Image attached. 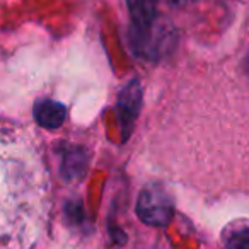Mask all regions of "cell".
Masks as SVG:
<instances>
[{"instance_id":"1","label":"cell","mask_w":249,"mask_h":249,"mask_svg":"<svg viewBox=\"0 0 249 249\" xmlns=\"http://www.w3.org/2000/svg\"><path fill=\"white\" fill-rule=\"evenodd\" d=\"M46 218V176L19 137L0 132V249H29Z\"/></svg>"},{"instance_id":"2","label":"cell","mask_w":249,"mask_h":249,"mask_svg":"<svg viewBox=\"0 0 249 249\" xmlns=\"http://www.w3.org/2000/svg\"><path fill=\"white\" fill-rule=\"evenodd\" d=\"M140 218L152 225H166L173 217V203L160 186H149L140 193L139 207Z\"/></svg>"},{"instance_id":"3","label":"cell","mask_w":249,"mask_h":249,"mask_svg":"<svg viewBox=\"0 0 249 249\" xmlns=\"http://www.w3.org/2000/svg\"><path fill=\"white\" fill-rule=\"evenodd\" d=\"M35 116L36 121L45 128H58L60 124L65 121L67 111L63 104L56 103V101L45 99L36 106Z\"/></svg>"},{"instance_id":"4","label":"cell","mask_w":249,"mask_h":249,"mask_svg":"<svg viewBox=\"0 0 249 249\" xmlns=\"http://www.w3.org/2000/svg\"><path fill=\"white\" fill-rule=\"evenodd\" d=\"M137 29L150 28L157 16V0H126Z\"/></svg>"},{"instance_id":"5","label":"cell","mask_w":249,"mask_h":249,"mask_svg":"<svg viewBox=\"0 0 249 249\" xmlns=\"http://www.w3.org/2000/svg\"><path fill=\"white\" fill-rule=\"evenodd\" d=\"M227 249H249L248 242V229L242 225L241 229H235L227 237Z\"/></svg>"},{"instance_id":"6","label":"cell","mask_w":249,"mask_h":249,"mask_svg":"<svg viewBox=\"0 0 249 249\" xmlns=\"http://www.w3.org/2000/svg\"><path fill=\"white\" fill-rule=\"evenodd\" d=\"M171 2H173V4H188V2H191V0H171Z\"/></svg>"}]
</instances>
